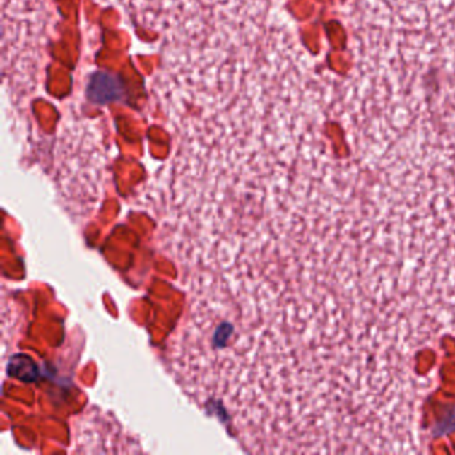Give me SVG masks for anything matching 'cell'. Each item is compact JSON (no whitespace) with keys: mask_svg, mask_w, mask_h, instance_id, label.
Returning a JSON list of instances; mask_svg holds the SVG:
<instances>
[{"mask_svg":"<svg viewBox=\"0 0 455 455\" xmlns=\"http://www.w3.org/2000/svg\"><path fill=\"white\" fill-rule=\"evenodd\" d=\"M87 94L91 100L100 105H106L108 102L117 100L120 95L119 84L118 81L106 73H98L93 76L91 82L88 84Z\"/></svg>","mask_w":455,"mask_h":455,"instance_id":"1","label":"cell"}]
</instances>
